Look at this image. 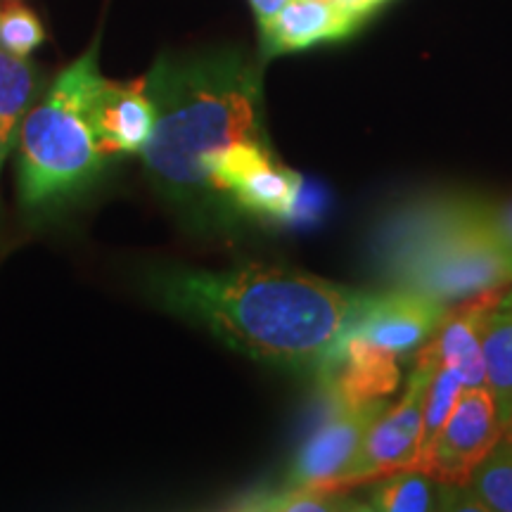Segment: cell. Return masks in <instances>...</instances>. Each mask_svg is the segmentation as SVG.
<instances>
[{
	"mask_svg": "<svg viewBox=\"0 0 512 512\" xmlns=\"http://www.w3.org/2000/svg\"><path fill=\"white\" fill-rule=\"evenodd\" d=\"M150 292L226 347L287 368L323 366L373 294L271 264L169 268L152 275Z\"/></svg>",
	"mask_w": 512,
	"mask_h": 512,
	"instance_id": "1",
	"label": "cell"
},
{
	"mask_svg": "<svg viewBox=\"0 0 512 512\" xmlns=\"http://www.w3.org/2000/svg\"><path fill=\"white\" fill-rule=\"evenodd\" d=\"M155 131L143 147L152 183L185 207L216 195L211 157L238 140H264L261 67L238 50L162 57L145 76Z\"/></svg>",
	"mask_w": 512,
	"mask_h": 512,
	"instance_id": "2",
	"label": "cell"
},
{
	"mask_svg": "<svg viewBox=\"0 0 512 512\" xmlns=\"http://www.w3.org/2000/svg\"><path fill=\"white\" fill-rule=\"evenodd\" d=\"M498 207L475 197L434 195L396 207L380 223L373 259L380 278L439 302H463L512 283V247Z\"/></svg>",
	"mask_w": 512,
	"mask_h": 512,
	"instance_id": "3",
	"label": "cell"
},
{
	"mask_svg": "<svg viewBox=\"0 0 512 512\" xmlns=\"http://www.w3.org/2000/svg\"><path fill=\"white\" fill-rule=\"evenodd\" d=\"M105 76L98 41L57 74L46 98L19 126V195L27 207H46L88 188L105 166L93 131V100Z\"/></svg>",
	"mask_w": 512,
	"mask_h": 512,
	"instance_id": "4",
	"label": "cell"
},
{
	"mask_svg": "<svg viewBox=\"0 0 512 512\" xmlns=\"http://www.w3.org/2000/svg\"><path fill=\"white\" fill-rule=\"evenodd\" d=\"M439 361L432 349L422 347L418 351V361L411 377H408L406 392L394 406H387L380 418L373 422L356 458L351 460L347 475L339 482V491L347 494L354 486L373 484L392 472L411 470L418 463V446L422 430V413H425L427 387L437 370Z\"/></svg>",
	"mask_w": 512,
	"mask_h": 512,
	"instance_id": "5",
	"label": "cell"
},
{
	"mask_svg": "<svg viewBox=\"0 0 512 512\" xmlns=\"http://www.w3.org/2000/svg\"><path fill=\"white\" fill-rule=\"evenodd\" d=\"M211 185L254 219L287 221L297 211L304 178L271 155L266 140H238L211 157Z\"/></svg>",
	"mask_w": 512,
	"mask_h": 512,
	"instance_id": "6",
	"label": "cell"
},
{
	"mask_svg": "<svg viewBox=\"0 0 512 512\" xmlns=\"http://www.w3.org/2000/svg\"><path fill=\"white\" fill-rule=\"evenodd\" d=\"M387 406L389 403L384 399L356 408L330 403L325 420L294 456L280 489L306 491V494H342L339 482L347 475L363 437Z\"/></svg>",
	"mask_w": 512,
	"mask_h": 512,
	"instance_id": "7",
	"label": "cell"
},
{
	"mask_svg": "<svg viewBox=\"0 0 512 512\" xmlns=\"http://www.w3.org/2000/svg\"><path fill=\"white\" fill-rule=\"evenodd\" d=\"M501 437L503 422L489 387H463L422 472L441 484L465 486Z\"/></svg>",
	"mask_w": 512,
	"mask_h": 512,
	"instance_id": "8",
	"label": "cell"
},
{
	"mask_svg": "<svg viewBox=\"0 0 512 512\" xmlns=\"http://www.w3.org/2000/svg\"><path fill=\"white\" fill-rule=\"evenodd\" d=\"M446 313L448 304L439 299L392 287L389 292L370 294L347 335L368 339L396 356L418 354L439 330Z\"/></svg>",
	"mask_w": 512,
	"mask_h": 512,
	"instance_id": "9",
	"label": "cell"
},
{
	"mask_svg": "<svg viewBox=\"0 0 512 512\" xmlns=\"http://www.w3.org/2000/svg\"><path fill=\"white\" fill-rule=\"evenodd\" d=\"M318 375L328 403L347 408L387 399L401 382L399 356L354 335L342 339Z\"/></svg>",
	"mask_w": 512,
	"mask_h": 512,
	"instance_id": "10",
	"label": "cell"
},
{
	"mask_svg": "<svg viewBox=\"0 0 512 512\" xmlns=\"http://www.w3.org/2000/svg\"><path fill=\"white\" fill-rule=\"evenodd\" d=\"M91 119L95 140L107 159L143 152L157 119L145 76L126 83L102 81L95 93Z\"/></svg>",
	"mask_w": 512,
	"mask_h": 512,
	"instance_id": "11",
	"label": "cell"
},
{
	"mask_svg": "<svg viewBox=\"0 0 512 512\" xmlns=\"http://www.w3.org/2000/svg\"><path fill=\"white\" fill-rule=\"evenodd\" d=\"M366 22L342 5L320 0H290L283 10L259 24L261 55L275 57L297 50H309L320 43H337L349 38Z\"/></svg>",
	"mask_w": 512,
	"mask_h": 512,
	"instance_id": "12",
	"label": "cell"
},
{
	"mask_svg": "<svg viewBox=\"0 0 512 512\" xmlns=\"http://www.w3.org/2000/svg\"><path fill=\"white\" fill-rule=\"evenodd\" d=\"M501 290H489L463 299L456 311H448L439 330L427 342L439 366L451 370L463 387H486L482 339L486 320L498 309L503 299Z\"/></svg>",
	"mask_w": 512,
	"mask_h": 512,
	"instance_id": "13",
	"label": "cell"
},
{
	"mask_svg": "<svg viewBox=\"0 0 512 512\" xmlns=\"http://www.w3.org/2000/svg\"><path fill=\"white\" fill-rule=\"evenodd\" d=\"M451 484H441L439 479L422 470H399L392 475L375 479L370 486L363 510L380 512H432L448 510Z\"/></svg>",
	"mask_w": 512,
	"mask_h": 512,
	"instance_id": "14",
	"label": "cell"
},
{
	"mask_svg": "<svg viewBox=\"0 0 512 512\" xmlns=\"http://www.w3.org/2000/svg\"><path fill=\"white\" fill-rule=\"evenodd\" d=\"M486 387L494 394L498 418L508 420L512 413V309H498L486 320L484 339Z\"/></svg>",
	"mask_w": 512,
	"mask_h": 512,
	"instance_id": "15",
	"label": "cell"
},
{
	"mask_svg": "<svg viewBox=\"0 0 512 512\" xmlns=\"http://www.w3.org/2000/svg\"><path fill=\"white\" fill-rule=\"evenodd\" d=\"M36 93V72L27 57H19L0 46V140L10 147L19 126L31 110Z\"/></svg>",
	"mask_w": 512,
	"mask_h": 512,
	"instance_id": "16",
	"label": "cell"
},
{
	"mask_svg": "<svg viewBox=\"0 0 512 512\" xmlns=\"http://www.w3.org/2000/svg\"><path fill=\"white\" fill-rule=\"evenodd\" d=\"M463 392V382L458 380L451 370L437 366L434 370L430 387H427L425 413H422V430H420V446H418V463L415 470H425L427 460L432 456V448L437 444L441 430H444L448 415L456 406L458 396Z\"/></svg>",
	"mask_w": 512,
	"mask_h": 512,
	"instance_id": "17",
	"label": "cell"
},
{
	"mask_svg": "<svg viewBox=\"0 0 512 512\" xmlns=\"http://www.w3.org/2000/svg\"><path fill=\"white\" fill-rule=\"evenodd\" d=\"M467 486L486 512H512V446L501 439L494 451L472 472Z\"/></svg>",
	"mask_w": 512,
	"mask_h": 512,
	"instance_id": "18",
	"label": "cell"
},
{
	"mask_svg": "<svg viewBox=\"0 0 512 512\" xmlns=\"http://www.w3.org/2000/svg\"><path fill=\"white\" fill-rule=\"evenodd\" d=\"M46 41V29L31 8L8 3L0 8V46L19 57H29Z\"/></svg>",
	"mask_w": 512,
	"mask_h": 512,
	"instance_id": "19",
	"label": "cell"
},
{
	"mask_svg": "<svg viewBox=\"0 0 512 512\" xmlns=\"http://www.w3.org/2000/svg\"><path fill=\"white\" fill-rule=\"evenodd\" d=\"M245 510H363L361 501H349L344 494H306V491L278 489L273 494L245 498Z\"/></svg>",
	"mask_w": 512,
	"mask_h": 512,
	"instance_id": "20",
	"label": "cell"
},
{
	"mask_svg": "<svg viewBox=\"0 0 512 512\" xmlns=\"http://www.w3.org/2000/svg\"><path fill=\"white\" fill-rule=\"evenodd\" d=\"M290 3V0H249V5H252L254 15H256V22H266V19H271L275 12L283 10L285 5Z\"/></svg>",
	"mask_w": 512,
	"mask_h": 512,
	"instance_id": "21",
	"label": "cell"
},
{
	"mask_svg": "<svg viewBox=\"0 0 512 512\" xmlns=\"http://www.w3.org/2000/svg\"><path fill=\"white\" fill-rule=\"evenodd\" d=\"M387 3L389 0H344V8L368 19L375 10H380L382 5H387Z\"/></svg>",
	"mask_w": 512,
	"mask_h": 512,
	"instance_id": "22",
	"label": "cell"
},
{
	"mask_svg": "<svg viewBox=\"0 0 512 512\" xmlns=\"http://www.w3.org/2000/svg\"><path fill=\"white\" fill-rule=\"evenodd\" d=\"M496 219H498V228H501L505 242H508V245L512 247V204H508V207H503V209H498Z\"/></svg>",
	"mask_w": 512,
	"mask_h": 512,
	"instance_id": "23",
	"label": "cell"
},
{
	"mask_svg": "<svg viewBox=\"0 0 512 512\" xmlns=\"http://www.w3.org/2000/svg\"><path fill=\"white\" fill-rule=\"evenodd\" d=\"M505 444L512 446V413L508 415V420L503 422V437H501Z\"/></svg>",
	"mask_w": 512,
	"mask_h": 512,
	"instance_id": "24",
	"label": "cell"
},
{
	"mask_svg": "<svg viewBox=\"0 0 512 512\" xmlns=\"http://www.w3.org/2000/svg\"><path fill=\"white\" fill-rule=\"evenodd\" d=\"M501 309H512V292H508V294H503V299H501Z\"/></svg>",
	"mask_w": 512,
	"mask_h": 512,
	"instance_id": "25",
	"label": "cell"
},
{
	"mask_svg": "<svg viewBox=\"0 0 512 512\" xmlns=\"http://www.w3.org/2000/svg\"><path fill=\"white\" fill-rule=\"evenodd\" d=\"M5 157H8V147H5V145H3V140H0V166H3Z\"/></svg>",
	"mask_w": 512,
	"mask_h": 512,
	"instance_id": "26",
	"label": "cell"
},
{
	"mask_svg": "<svg viewBox=\"0 0 512 512\" xmlns=\"http://www.w3.org/2000/svg\"><path fill=\"white\" fill-rule=\"evenodd\" d=\"M320 3H328V5H342V8H344V0H320Z\"/></svg>",
	"mask_w": 512,
	"mask_h": 512,
	"instance_id": "27",
	"label": "cell"
}]
</instances>
